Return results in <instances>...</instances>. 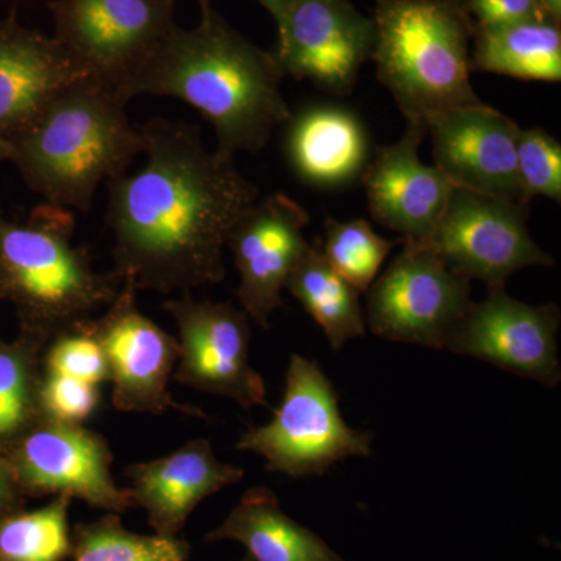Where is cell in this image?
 Returning <instances> with one entry per match:
<instances>
[{"instance_id": "obj_11", "label": "cell", "mask_w": 561, "mask_h": 561, "mask_svg": "<svg viewBox=\"0 0 561 561\" xmlns=\"http://www.w3.org/2000/svg\"><path fill=\"white\" fill-rule=\"evenodd\" d=\"M136 294L131 284L122 283L105 313L87 321L105 357L111 402L121 412L162 415L179 411L203 419L201 409L180 404L172 397L169 381L179 360V342L139 311Z\"/></svg>"}, {"instance_id": "obj_17", "label": "cell", "mask_w": 561, "mask_h": 561, "mask_svg": "<svg viewBox=\"0 0 561 561\" xmlns=\"http://www.w3.org/2000/svg\"><path fill=\"white\" fill-rule=\"evenodd\" d=\"M426 135V125L408 124L402 138L379 147L362 173L373 219L404 241L426 242L456 190L440 169L421 161Z\"/></svg>"}, {"instance_id": "obj_29", "label": "cell", "mask_w": 561, "mask_h": 561, "mask_svg": "<svg viewBox=\"0 0 561 561\" xmlns=\"http://www.w3.org/2000/svg\"><path fill=\"white\" fill-rule=\"evenodd\" d=\"M44 371L69 376L95 386L106 382L108 370L105 357L101 345L88 330L87 321L49 343L44 354Z\"/></svg>"}, {"instance_id": "obj_28", "label": "cell", "mask_w": 561, "mask_h": 561, "mask_svg": "<svg viewBox=\"0 0 561 561\" xmlns=\"http://www.w3.org/2000/svg\"><path fill=\"white\" fill-rule=\"evenodd\" d=\"M523 202L538 195L561 202V144L542 128L522 130L516 144Z\"/></svg>"}, {"instance_id": "obj_23", "label": "cell", "mask_w": 561, "mask_h": 561, "mask_svg": "<svg viewBox=\"0 0 561 561\" xmlns=\"http://www.w3.org/2000/svg\"><path fill=\"white\" fill-rule=\"evenodd\" d=\"M286 289L305 311L320 324L334 351L365 335V313L360 291L343 279L321 251L320 238L313 239L295 265Z\"/></svg>"}, {"instance_id": "obj_30", "label": "cell", "mask_w": 561, "mask_h": 561, "mask_svg": "<svg viewBox=\"0 0 561 561\" xmlns=\"http://www.w3.org/2000/svg\"><path fill=\"white\" fill-rule=\"evenodd\" d=\"M99 401L101 393L95 383L44 371L41 408L47 419L81 424L94 413Z\"/></svg>"}, {"instance_id": "obj_13", "label": "cell", "mask_w": 561, "mask_h": 561, "mask_svg": "<svg viewBox=\"0 0 561 561\" xmlns=\"http://www.w3.org/2000/svg\"><path fill=\"white\" fill-rule=\"evenodd\" d=\"M560 323L557 305L530 306L505 289L489 290L485 300L470 302L443 348L556 389L561 381Z\"/></svg>"}, {"instance_id": "obj_7", "label": "cell", "mask_w": 561, "mask_h": 561, "mask_svg": "<svg viewBox=\"0 0 561 561\" xmlns=\"http://www.w3.org/2000/svg\"><path fill=\"white\" fill-rule=\"evenodd\" d=\"M47 7L62 49L84 76L119 95L176 27L175 0H51Z\"/></svg>"}, {"instance_id": "obj_3", "label": "cell", "mask_w": 561, "mask_h": 561, "mask_svg": "<svg viewBox=\"0 0 561 561\" xmlns=\"http://www.w3.org/2000/svg\"><path fill=\"white\" fill-rule=\"evenodd\" d=\"M127 101L90 79L69 84L10 138V162L44 203L90 213L103 181L144 151Z\"/></svg>"}, {"instance_id": "obj_31", "label": "cell", "mask_w": 561, "mask_h": 561, "mask_svg": "<svg viewBox=\"0 0 561 561\" xmlns=\"http://www.w3.org/2000/svg\"><path fill=\"white\" fill-rule=\"evenodd\" d=\"M459 3L474 28L552 20L538 0H459Z\"/></svg>"}, {"instance_id": "obj_5", "label": "cell", "mask_w": 561, "mask_h": 561, "mask_svg": "<svg viewBox=\"0 0 561 561\" xmlns=\"http://www.w3.org/2000/svg\"><path fill=\"white\" fill-rule=\"evenodd\" d=\"M371 60L408 124L481 99L471 84L474 25L459 0H378Z\"/></svg>"}, {"instance_id": "obj_15", "label": "cell", "mask_w": 561, "mask_h": 561, "mask_svg": "<svg viewBox=\"0 0 561 561\" xmlns=\"http://www.w3.org/2000/svg\"><path fill=\"white\" fill-rule=\"evenodd\" d=\"M309 221L300 203L278 192L254 203L228 238L239 273L236 295L242 311L264 330L271 327L272 313L283 306L291 271L311 245L305 236Z\"/></svg>"}, {"instance_id": "obj_22", "label": "cell", "mask_w": 561, "mask_h": 561, "mask_svg": "<svg viewBox=\"0 0 561 561\" xmlns=\"http://www.w3.org/2000/svg\"><path fill=\"white\" fill-rule=\"evenodd\" d=\"M471 70L519 80L561 81L560 22L527 21L474 28Z\"/></svg>"}, {"instance_id": "obj_14", "label": "cell", "mask_w": 561, "mask_h": 561, "mask_svg": "<svg viewBox=\"0 0 561 561\" xmlns=\"http://www.w3.org/2000/svg\"><path fill=\"white\" fill-rule=\"evenodd\" d=\"M273 51L284 76L309 80L332 95H348L376 43L373 18L350 0H290Z\"/></svg>"}, {"instance_id": "obj_18", "label": "cell", "mask_w": 561, "mask_h": 561, "mask_svg": "<svg viewBox=\"0 0 561 561\" xmlns=\"http://www.w3.org/2000/svg\"><path fill=\"white\" fill-rule=\"evenodd\" d=\"M125 476L154 534L173 538L206 497L241 482L245 472L217 459L206 438H195L168 456L130 465Z\"/></svg>"}, {"instance_id": "obj_6", "label": "cell", "mask_w": 561, "mask_h": 561, "mask_svg": "<svg viewBox=\"0 0 561 561\" xmlns=\"http://www.w3.org/2000/svg\"><path fill=\"white\" fill-rule=\"evenodd\" d=\"M371 443L370 432L343 420L337 391L320 365L291 354L279 408L267 424L247 431L236 449L260 454L267 471L298 479L323 476L350 457L371 456Z\"/></svg>"}, {"instance_id": "obj_9", "label": "cell", "mask_w": 561, "mask_h": 561, "mask_svg": "<svg viewBox=\"0 0 561 561\" xmlns=\"http://www.w3.org/2000/svg\"><path fill=\"white\" fill-rule=\"evenodd\" d=\"M530 205L456 187L426 242L445 264L489 290L505 289L526 267L556 264L527 230Z\"/></svg>"}, {"instance_id": "obj_10", "label": "cell", "mask_w": 561, "mask_h": 561, "mask_svg": "<svg viewBox=\"0 0 561 561\" xmlns=\"http://www.w3.org/2000/svg\"><path fill=\"white\" fill-rule=\"evenodd\" d=\"M179 330L173 379L190 389L238 402L242 409L267 408V389L250 360V317L231 301H197L191 294L165 301Z\"/></svg>"}, {"instance_id": "obj_20", "label": "cell", "mask_w": 561, "mask_h": 561, "mask_svg": "<svg viewBox=\"0 0 561 561\" xmlns=\"http://www.w3.org/2000/svg\"><path fill=\"white\" fill-rule=\"evenodd\" d=\"M286 154L305 183L339 187L364 173L370 138L364 122L348 108L316 105L287 122Z\"/></svg>"}, {"instance_id": "obj_16", "label": "cell", "mask_w": 561, "mask_h": 561, "mask_svg": "<svg viewBox=\"0 0 561 561\" xmlns=\"http://www.w3.org/2000/svg\"><path fill=\"white\" fill-rule=\"evenodd\" d=\"M519 131L515 121L483 102L427 121L435 168L454 186L524 203L516 162Z\"/></svg>"}, {"instance_id": "obj_35", "label": "cell", "mask_w": 561, "mask_h": 561, "mask_svg": "<svg viewBox=\"0 0 561 561\" xmlns=\"http://www.w3.org/2000/svg\"><path fill=\"white\" fill-rule=\"evenodd\" d=\"M10 150L9 136H7L5 133L2 131V128H0V164H2L3 161L10 160Z\"/></svg>"}, {"instance_id": "obj_4", "label": "cell", "mask_w": 561, "mask_h": 561, "mask_svg": "<svg viewBox=\"0 0 561 561\" xmlns=\"http://www.w3.org/2000/svg\"><path fill=\"white\" fill-rule=\"evenodd\" d=\"M73 231V214L49 203L24 220L0 214V298L16 306L24 332L49 343L108 308L122 287L116 273L95 271Z\"/></svg>"}, {"instance_id": "obj_24", "label": "cell", "mask_w": 561, "mask_h": 561, "mask_svg": "<svg viewBox=\"0 0 561 561\" xmlns=\"http://www.w3.org/2000/svg\"><path fill=\"white\" fill-rule=\"evenodd\" d=\"M49 342L24 332L0 343V445H11L43 419L41 383Z\"/></svg>"}, {"instance_id": "obj_1", "label": "cell", "mask_w": 561, "mask_h": 561, "mask_svg": "<svg viewBox=\"0 0 561 561\" xmlns=\"http://www.w3.org/2000/svg\"><path fill=\"white\" fill-rule=\"evenodd\" d=\"M139 130L146 165L108 181L114 273L161 295L221 283L228 238L260 190L234 158L206 149L198 125L154 117Z\"/></svg>"}, {"instance_id": "obj_2", "label": "cell", "mask_w": 561, "mask_h": 561, "mask_svg": "<svg viewBox=\"0 0 561 561\" xmlns=\"http://www.w3.org/2000/svg\"><path fill=\"white\" fill-rule=\"evenodd\" d=\"M198 3V24L191 31L176 25L121 95L127 102L138 95L180 99L213 125L220 154L256 153L290 121L280 92L286 76L273 51L234 31L210 0Z\"/></svg>"}, {"instance_id": "obj_34", "label": "cell", "mask_w": 561, "mask_h": 561, "mask_svg": "<svg viewBox=\"0 0 561 561\" xmlns=\"http://www.w3.org/2000/svg\"><path fill=\"white\" fill-rule=\"evenodd\" d=\"M541 3L542 9L546 13L552 18V20L559 21L561 18V0H538Z\"/></svg>"}, {"instance_id": "obj_33", "label": "cell", "mask_w": 561, "mask_h": 561, "mask_svg": "<svg viewBox=\"0 0 561 561\" xmlns=\"http://www.w3.org/2000/svg\"><path fill=\"white\" fill-rule=\"evenodd\" d=\"M257 2L272 14L273 20L278 24V22L283 20L290 0H257Z\"/></svg>"}, {"instance_id": "obj_32", "label": "cell", "mask_w": 561, "mask_h": 561, "mask_svg": "<svg viewBox=\"0 0 561 561\" xmlns=\"http://www.w3.org/2000/svg\"><path fill=\"white\" fill-rule=\"evenodd\" d=\"M21 486L14 478L9 460L0 457V513L9 512L20 501Z\"/></svg>"}, {"instance_id": "obj_8", "label": "cell", "mask_w": 561, "mask_h": 561, "mask_svg": "<svg viewBox=\"0 0 561 561\" xmlns=\"http://www.w3.org/2000/svg\"><path fill=\"white\" fill-rule=\"evenodd\" d=\"M470 302L471 279L427 243L402 239L400 253L367 290L365 324L386 341L443 350Z\"/></svg>"}, {"instance_id": "obj_26", "label": "cell", "mask_w": 561, "mask_h": 561, "mask_svg": "<svg viewBox=\"0 0 561 561\" xmlns=\"http://www.w3.org/2000/svg\"><path fill=\"white\" fill-rule=\"evenodd\" d=\"M69 497L0 519V561H65L72 552Z\"/></svg>"}, {"instance_id": "obj_27", "label": "cell", "mask_w": 561, "mask_h": 561, "mask_svg": "<svg viewBox=\"0 0 561 561\" xmlns=\"http://www.w3.org/2000/svg\"><path fill=\"white\" fill-rule=\"evenodd\" d=\"M320 243L331 267L362 294L370 289L383 262L402 239L381 238L364 219L341 221L328 217Z\"/></svg>"}, {"instance_id": "obj_36", "label": "cell", "mask_w": 561, "mask_h": 561, "mask_svg": "<svg viewBox=\"0 0 561 561\" xmlns=\"http://www.w3.org/2000/svg\"><path fill=\"white\" fill-rule=\"evenodd\" d=\"M239 561H253V560H251L250 557L247 556L245 559H242V560H239Z\"/></svg>"}, {"instance_id": "obj_12", "label": "cell", "mask_w": 561, "mask_h": 561, "mask_svg": "<svg viewBox=\"0 0 561 561\" xmlns=\"http://www.w3.org/2000/svg\"><path fill=\"white\" fill-rule=\"evenodd\" d=\"M9 463L21 490L35 496H66L116 515L135 508L111 474L108 442L81 424L43 416L14 443Z\"/></svg>"}, {"instance_id": "obj_19", "label": "cell", "mask_w": 561, "mask_h": 561, "mask_svg": "<svg viewBox=\"0 0 561 561\" xmlns=\"http://www.w3.org/2000/svg\"><path fill=\"white\" fill-rule=\"evenodd\" d=\"M81 79L83 70L54 36L22 25L16 10L0 20V128L9 139Z\"/></svg>"}, {"instance_id": "obj_25", "label": "cell", "mask_w": 561, "mask_h": 561, "mask_svg": "<svg viewBox=\"0 0 561 561\" xmlns=\"http://www.w3.org/2000/svg\"><path fill=\"white\" fill-rule=\"evenodd\" d=\"M191 546L179 537L127 530L119 515L81 524L72 535V561H187Z\"/></svg>"}, {"instance_id": "obj_21", "label": "cell", "mask_w": 561, "mask_h": 561, "mask_svg": "<svg viewBox=\"0 0 561 561\" xmlns=\"http://www.w3.org/2000/svg\"><path fill=\"white\" fill-rule=\"evenodd\" d=\"M238 541L253 561H348L323 538L291 519L271 489L247 490L239 504L205 541Z\"/></svg>"}]
</instances>
